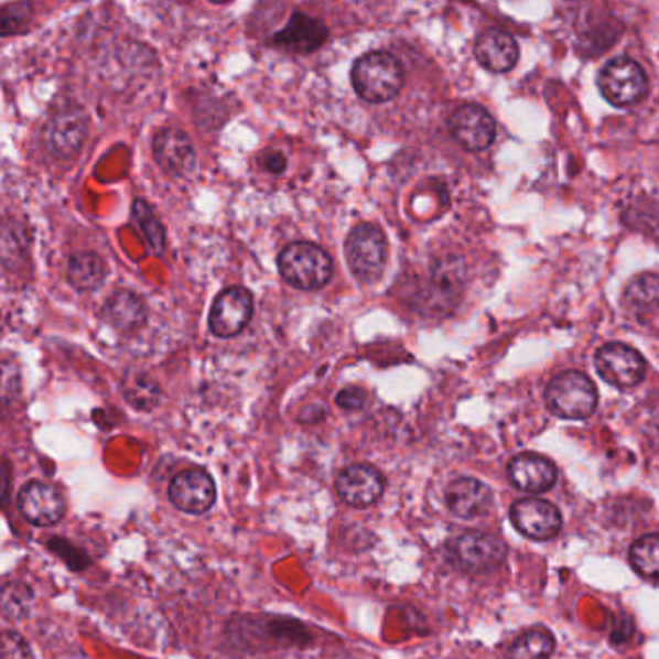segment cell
I'll use <instances>...</instances> for the list:
<instances>
[{"label": "cell", "mask_w": 659, "mask_h": 659, "mask_svg": "<svg viewBox=\"0 0 659 659\" xmlns=\"http://www.w3.org/2000/svg\"><path fill=\"white\" fill-rule=\"evenodd\" d=\"M404 71L397 56L385 51H374L356 61L353 68V87L364 101L387 102L401 91Z\"/></svg>", "instance_id": "cell-1"}, {"label": "cell", "mask_w": 659, "mask_h": 659, "mask_svg": "<svg viewBox=\"0 0 659 659\" xmlns=\"http://www.w3.org/2000/svg\"><path fill=\"white\" fill-rule=\"evenodd\" d=\"M279 271L284 281L299 291H320L333 277L330 253L310 242L287 246L279 256Z\"/></svg>", "instance_id": "cell-2"}, {"label": "cell", "mask_w": 659, "mask_h": 659, "mask_svg": "<svg viewBox=\"0 0 659 659\" xmlns=\"http://www.w3.org/2000/svg\"><path fill=\"white\" fill-rule=\"evenodd\" d=\"M551 412L565 420H586L597 409L596 385L586 374L569 369L551 379L545 389Z\"/></svg>", "instance_id": "cell-3"}, {"label": "cell", "mask_w": 659, "mask_h": 659, "mask_svg": "<svg viewBox=\"0 0 659 659\" xmlns=\"http://www.w3.org/2000/svg\"><path fill=\"white\" fill-rule=\"evenodd\" d=\"M345 251L348 268L361 283H376L381 279L387 266V240L376 225H356L346 238Z\"/></svg>", "instance_id": "cell-4"}, {"label": "cell", "mask_w": 659, "mask_h": 659, "mask_svg": "<svg viewBox=\"0 0 659 659\" xmlns=\"http://www.w3.org/2000/svg\"><path fill=\"white\" fill-rule=\"evenodd\" d=\"M597 87L615 107H633L648 94V78L640 64L619 56L602 68L597 76Z\"/></svg>", "instance_id": "cell-5"}, {"label": "cell", "mask_w": 659, "mask_h": 659, "mask_svg": "<svg viewBox=\"0 0 659 659\" xmlns=\"http://www.w3.org/2000/svg\"><path fill=\"white\" fill-rule=\"evenodd\" d=\"M89 134V118L78 105H64L48 117L43 142L51 155L71 159L79 153Z\"/></svg>", "instance_id": "cell-6"}, {"label": "cell", "mask_w": 659, "mask_h": 659, "mask_svg": "<svg viewBox=\"0 0 659 659\" xmlns=\"http://www.w3.org/2000/svg\"><path fill=\"white\" fill-rule=\"evenodd\" d=\"M597 376L617 389H633L646 376V361L638 350L623 343H609L594 358Z\"/></svg>", "instance_id": "cell-7"}, {"label": "cell", "mask_w": 659, "mask_h": 659, "mask_svg": "<svg viewBox=\"0 0 659 659\" xmlns=\"http://www.w3.org/2000/svg\"><path fill=\"white\" fill-rule=\"evenodd\" d=\"M253 314V296L242 287H230L213 302L209 327L219 338L240 335Z\"/></svg>", "instance_id": "cell-8"}, {"label": "cell", "mask_w": 659, "mask_h": 659, "mask_svg": "<svg viewBox=\"0 0 659 659\" xmlns=\"http://www.w3.org/2000/svg\"><path fill=\"white\" fill-rule=\"evenodd\" d=\"M510 520L520 534L538 542L558 536L563 526V517L558 507L553 503L536 499V497L518 499L510 507Z\"/></svg>", "instance_id": "cell-9"}, {"label": "cell", "mask_w": 659, "mask_h": 659, "mask_svg": "<svg viewBox=\"0 0 659 659\" xmlns=\"http://www.w3.org/2000/svg\"><path fill=\"white\" fill-rule=\"evenodd\" d=\"M169 499L176 509L184 510L188 515H202L215 505L217 487H215L209 472L202 471V468H188V471L179 472L171 479Z\"/></svg>", "instance_id": "cell-10"}, {"label": "cell", "mask_w": 659, "mask_h": 659, "mask_svg": "<svg viewBox=\"0 0 659 659\" xmlns=\"http://www.w3.org/2000/svg\"><path fill=\"white\" fill-rule=\"evenodd\" d=\"M18 509L28 522L47 528L63 520L66 503L61 491L47 482H28L18 494Z\"/></svg>", "instance_id": "cell-11"}, {"label": "cell", "mask_w": 659, "mask_h": 659, "mask_svg": "<svg viewBox=\"0 0 659 659\" xmlns=\"http://www.w3.org/2000/svg\"><path fill=\"white\" fill-rule=\"evenodd\" d=\"M337 494L346 505L366 509L381 499L385 479L381 472L369 464H350L341 471L335 482Z\"/></svg>", "instance_id": "cell-12"}, {"label": "cell", "mask_w": 659, "mask_h": 659, "mask_svg": "<svg viewBox=\"0 0 659 659\" xmlns=\"http://www.w3.org/2000/svg\"><path fill=\"white\" fill-rule=\"evenodd\" d=\"M451 134L456 143L466 151H484L494 143L495 120L486 109L478 105H463L456 109L449 120Z\"/></svg>", "instance_id": "cell-13"}, {"label": "cell", "mask_w": 659, "mask_h": 659, "mask_svg": "<svg viewBox=\"0 0 659 659\" xmlns=\"http://www.w3.org/2000/svg\"><path fill=\"white\" fill-rule=\"evenodd\" d=\"M453 558L471 573H487L501 565L505 545L499 538L484 532H466L453 543Z\"/></svg>", "instance_id": "cell-14"}, {"label": "cell", "mask_w": 659, "mask_h": 659, "mask_svg": "<svg viewBox=\"0 0 659 659\" xmlns=\"http://www.w3.org/2000/svg\"><path fill=\"white\" fill-rule=\"evenodd\" d=\"M153 153L158 165L171 176H186L197 165V155L192 140L179 128H165L155 136Z\"/></svg>", "instance_id": "cell-15"}, {"label": "cell", "mask_w": 659, "mask_h": 659, "mask_svg": "<svg viewBox=\"0 0 659 659\" xmlns=\"http://www.w3.org/2000/svg\"><path fill=\"white\" fill-rule=\"evenodd\" d=\"M509 479L526 494H543L555 486L558 468L545 456L522 453L510 461Z\"/></svg>", "instance_id": "cell-16"}, {"label": "cell", "mask_w": 659, "mask_h": 659, "mask_svg": "<svg viewBox=\"0 0 659 659\" xmlns=\"http://www.w3.org/2000/svg\"><path fill=\"white\" fill-rule=\"evenodd\" d=\"M327 37H330V32L320 20L296 12V14H292L289 24L277 33L273 43L287 51H292V53L306 55V53H314L322 47Z\"/></svg>", "instance_id": "cell-17"}, {"label": "cell", "mask_w": 659, "mask_h": 659, "mask_svg": "<svg viewBox=\"0 0 659 659\" xmlns=\"http://www.w3.org/2000/svg\"><path fill=\"white\" fill-rule=\"evenodd\" d=\"M445 501L455 517L474 520L486 515L491 505V491L479 479L458 478L447 487Z\"/></svg>", "instance_id": "cell-18"}, {"label": "cell", "mask_w": 659, "mask_h": 659, "mask_svg": "<svg viewBox=\"0 0 659 659\" xmlns=\"http://www.w3.org/2000/svg\"><path fill=\"white\" fill-rule=\"evenodd\" d=\"M478 63L495 74L512 71L518 63V45L515 37L499 30H487L479 35L474 47Z\"/></svg>", "instance_id": "cell-19"}, {"label": "cell", "mask_w": 659, "mask_h": 659, "mask_svg": "<svg viewBox=\"0 0 659 659\" xmlns=\"http://www.w3.org/2000/svg\"><path fill=\"white\" fill-rule=\"evenodd\" d=\"M102 317L112 330L132 333L140 330L148 320V306L134 292H117L105 302Z\"/></svg>", "instance_id": "cell-20"}, {"label": "cell", "mask_w": 659, "mask_h": 659, "mask_svg": "<svg viewBox=\"0 0 659 659\" xmlns=\"http://www.w3.org/2000/svg\"><path fill=\"white\" fill-rule=\"evenodd\" d=\"M107 268L97 253H76L68 261V281L79 292H91L101 287Z\"/></svg>", "instance_id": "cell-21"}, {"label": "cell", "mask_w": 659, "mask_h": 659, "mask_svg": "<svg viewBox=\"0 0 659 659\" xmlns=\"http://www.w3.org/2000/svg\"><path fill=\"white\" fill-rule=\"evenodd\" d=\"M122 392H125L126 401L143 412L155 409L161 399L159 385L143 371H130L122 381Z\"/></svg>", "instance_id": "cell-22"}, {"label": "cell", "mask_w": 659, "mask_h": 659, "mask_svg": "<svg viewBox=\"0 0 659 659\" xmlns=\"http://www.w3.org/2000/svg\"><path fill=\"white\" fill-rule=\"evenodd\" d=\"M555 640L550 630L532 628L518 636L507 650V659H548L553 653Z\"/></svg>", "instance_id": "cell-23"}, {"label": "cell", "mask_w": 659, "mask_h": 659, "mask_svg": "<svg viewBox=\"0 0 659 659\" xmlns=\"http://www.w3.org/2000/svg\"><path fill=\"white\" fill-rule=\"evenodd\" d=\"M630 565L644 579H659V534H646L636 540L628 553Z\"/></svg>", "instance_id": "cell-24"}, {"label": "cell", "mask_w": 659, "mask_h": 659, "mask_svg": "<svg viewBox=\"0 0 659 659\" xmlns=\"http://www.w3.org/2000/svg\"><path fill=\"white\" fill-rule=\"evenodd\" d=\"M625 304L635 312L659 304V277L644 273L633 279L625 289Z\"/></svg>", "instance_id": "cell-25"}, {"label": "cell", "mask_w": 659, "mask_h": 659, "mask_svg": "<svg viewBox=\"0 0 659 659\" xmlns=\"http://www.w3.org/2000/svg\"><path fill=\"white\" fill-rule=\"evenodd\" d=\"M134 217L138 220V225L142 227L143 235L148 238L151 250L155 251V253H161V251L165 250V230L161 227L155 213L151 212L150 205L145 204L143 199H136Z\"/></svg>", "instance_id": "cell-26"}, {"label": "cell", "mask_w": 659, "mask_h": 659, "mask_svg": "<svg viewBox=\"0 0 659 659\" xmlns=\"http://www.w3.org/2000/svg\"><path fill=\"white\" fill-rule=\"evenodd\" d=\"M32 590L24 584H7L2 590V613L10 620L25 617L32 607Z\"/></svg>", "instance_id": "cell-27"}, {"label": "cell", "mask_w": 659, "mask_h": 659, "mask_svg": "<svg viewBox=\"0 0 659 659\" xmlns=\"http://www.w3.org/2000/svg\"><path fill=\"white\" fill-rule=\"evenodd\" d=\"M32 17V4L18 2V4H4L0 10V30L2 35L17 33L22 25Z\"/></svg>", "instance_id": "cell-28"}, {"label": "cell", "mask_w": 659, "mask_h": 659, "mask_svg": "<svg viewBox=\"0 0 659 659\" xmlns=\"http://www.w3.org/2000/svg\"><path fill=\"white\" fill-rule=\"evenodd\" d=\"M0 659H33L30 644L17 630H4L0 642Z\"/></svg>", "instance_id": "cell-29"}, {"label": "cell", "mask_w": 659, "mask_h": 659, "mask_svg": "<svg viewBox=\"0 0 659 659\" xmlns=\"http://www.w3.org/2000/svg\"><path fill=\"white\" fill-rule=\"evenodd\" d=\"M51 548H53V551H56L61 558H64V561H66L72 569H86V555L79 553L78 550H74L71 543L64 542V540H53V542H51Z\"/></svg>", "instance_id": "cell-30"}, {"label": "cell", "mask_w": 659, "mask_h": 659, "mask_svg": "<svg viewBox=\"0 0 659 659\" xmlns=\"http://www.w3.org/2000/svg\"><path fill=\"white\" fill-rule=\"evenodd\" d=\"M258 163L266 173L283 174L287 171V158L281 151L268 150L259 153Z\"/></svg>", "instance_id": "cell-31"}, {"label": "cell", "mask_w": 659, "mask_h": 659, "mask_svg": "<svg viewBox=\"0 0 659 659\" xmlns=\"http://www.w3.org/2000/svg\"><path fill=\"white\" fill-rule=\"evenodd\" d=\"M364 402H366V395L358 387H348V389H343L337 395L338 407L343 410H348V412L360 410L364 407Z\"/></svg>", "instance_id": "cell-32"}, {"label": "cell", "mask_w": 659, "mask_h": 659, "mask_svg": "<svg viewBox=\"0 0 659 659\" xmlns=\"http://www.w3.org/2000/svg\"><path fill=\"white\" fill-rule=\"evenodd\" d=\"M4 501L9 499V464H4Z\"/></svg>", "instance_id": "cell-33"}, {"label": "cell", "mask_w": 659, "mask_h": 659, "mask_svg": "<svg viewBox=\"0 0 659 659\" xmlns=\"http://www.w3.org/2000/svg\"><path fill=\"white\" fill-rule=\"evenodd\" d=\"M266 659H287V658H266Z\"/></svg>", "instance_id": "cell-34"}]
</instances>
